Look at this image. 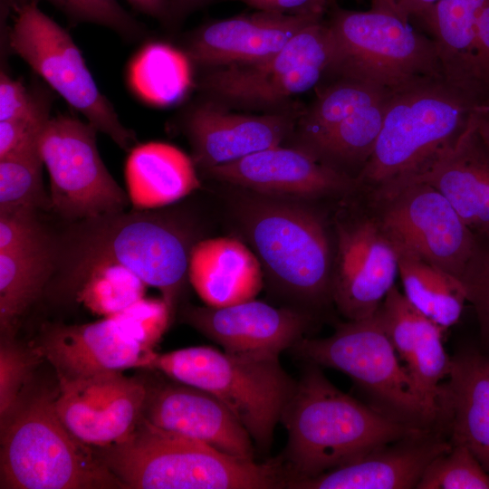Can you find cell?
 Returning a JSON list of instances; mask_svg holds the SVG:
<instances>
[{
	"label": "cell",
	"mask_w": 489,
	"mask_h": 489,
	"mask_svg": "<svg viewBox=\"0 0 489 489\" xmlns=\"http://www.w3.org/2000/svg\"><path fill=\"white\" fill-rule=\"evenodd\" d=\"M0 478L8 489L125 488L67 429L47 394L23 402L1 427Z\"/></svg>",
	"instance_id": "52a82bcc"
},
{
	"label": "cell",
	"mask_w": 489,
	"mask_h": 489,
	"mask_svg": "<svg viewBox=\"0 0 489 489\" xmlns=\"http://www.w3.org/2000/svg\"><path fill=\"white\" fill-rule=\"evenodd\" d=\"M437 427L452 444L467 446L489 473V353L479 345L464 346L452 356Z\"/></svg>",
	"instance_id": "603a6c76"
},
{
	"label": "cell",
	"mask_w": 489,
	"mask_h": 489,
	"mask_svg": "<svg viewBox=\"0 0 489 489\" xmlns=\"http://www.w3.org/2000/svg\"><path fill=\"white\" fill-rule=\"evenodd\" d=\"M325 20L334 53L322 81L348 76L396 91L443 80L434 40L396 13L373 5L368 11L347 10L330 0Z\"/></svg>",
	"instance_id": "ba28073f"
},
{
	"label": "cell",
	"mask_w": 489,
	"mask_h": 489,
	"mask_svg": "<svg viewBox=\"0 0 489 489\" xmlns=\"http://www.w3.org/2000/svg\"><path fill=\"white\" fill-rule=\"evenodd\" d=\"M487 111H489V110H487Z\"/></svg>",
	"instance_id": "816d5d0a"
},
{
	"label": "cell",
	"mask_w": 489,
	"mask_h": 489,
	"mask_svg": "<svg viewBox=\"0 0 489 489\" xmlns=\"http://www.w3.org/2000/svg\"><path fill=\"white\" fill-rule=\"evenodd\" d=\"M192 65L183 49L163 42H149L129 61L128 84L149 105L173 106L187 95L195 83Z\"/></svg>",
	"instance_id": "f1b7e54d"
},
{
	"label": "cell",
	"mask_w": 489,
	"mask_h": 489,
	"mask_svg": "<svg viewBox=\"0 0 489 489\" xmlns=\"http://www.w3.org/2000/svg\"><path fill=\"white\" fill-rule=\"evenodd\" d=\"M237 188L233 214L272 285L306 312L332 302L334 255L323 218L301 200Z\"/></svg>",
	"instance_id": "3957f363"
},
{
	"label": "cell",
	"mask_w": 489,
	"mask_h": 489,
	"mask_svg": "<svg viewBox=\"0 0 489 489\" xmlns=\"http://www.w3.org/2000/svg\"><path fill=\"white\" fill-rule=\"evenodd\" d=\"M242 3L255 11L324 18L330 0H227Z\"/></svg>",
	"instance_id": "ee69618b"
},
{
	"label": "cell",
	"mask_w": 489,
	"mask_h": 489,
	"mask_svg": "<svg viewBox=\"0 0 489 489\" xmlns=\"http://www.w3.org/2000/svg\"><path fill=\"white\" fill-rule=\"evenodd\" d=\"M42 360L32 348L12 339H1L0 419L1 427L22 405L21 396L35 364Z\"/></svg>",
	"instance_id": "74e56055"
},
{
	"label": "cell",
	"mask_w": 489,
	"mask_h": 489,
	"mask_svg": "<svg viewBox=\"0 0 489 489\" xmlns=\"http://www.w3.org/2000/svg\"><path fill=\"white\" fill-rule=\"evenodd\" d=\"M146 285L126 268L108 265L88 276L75 299L91 312L110 316L143 299Z\"/></svg>",
	"instance_id": "e575fe53"
},
{
	"label": "cell",
	"mask_w": 489,
	"mask_h": 489,
	"mask_svg": "<svg viewBox=\"0 0 489 489\" xmlns=\"http://www.w3.org/2000/svg\"><path fill=\"white\" fill-rule=\"evenodd\" d=\"M375 197L381 206L377 216L396 249L418 256L461 282L478 238L437 189L407 181Z\"/></svg>",
	"instance_id": "5bb4252c"
},
{
	"label": "cell",
	"mask_w": 489,
	"mask_h": 489,
	"mask_svg": "<svg viewBox=\"0 0 489 489\" xmlns=\"http://www.w3.org/2000/svg\"><path fill=\"white\" fill-rule=\"evenodd\" d=\"M325 18L311 24L275 54L253 62L206 69L197 88L202 96L231 110L277 112L292 110L294 97L316 88L333 60Z\"/></svg>",
	"instance_id": "30bf717a"
},
{
	"label": "cell",
	"mask_w": 489,
	"mask_h": 489,
	"mask_svg": "<svg viewBox=\"0 0 489 489\" xmlns=\"http://www.w3.org/2000/svg\"><path fill=\"white\" fill-rule=\"evenodd\" d=\"M144 369L195 387L220 400L241 422L261 452H268L274 428L294 389L279 358H261L208 346L154 352Z\"/></svg>",
	"instance_id": "8992f818"
},
{
	"label": "cell",
	"mask_w": 489,
	"mask_h": 489,
	"mask_svg": "<svg viewBox=\"0 0 489 489\" xmlns=\"http://www.w3.org/2000/svg\"><path fill=\"white\" fill-rule=\"evenodd\" d=\"M187 276L206 305L216 308L254 300L263 288V266L257 255L231 236L196 243Z\"/></svg>",
	"instance_id": "d4e9b609"
},
{
	"label": "cell",
	"mask_w": 489,
	"mask_h": 489,
	"mask_svg": "<svg viewBox=\"0 0 489 489\" xmlns=\"http://www.w3.org/2000/svg\"><path fill=\"white\" fill-rule=\"evenodd\" d=\"M29 0H14V3L16 5L24 4L28 2Z\"/></svg>",
	"instance_id": "681fc988"
},
{
	"label": "cell",
	"mask_w": 489,
	"mask_h": 489,
	"mask_svg": "<svg viewBox=\"0 0 489 489\" xmlns=\"http://www.w3.org/2000/svg\"><path fill=\"white\" fill-rule=\"evenodd\" d=\"M487 0H438L418 18L432 34L443 81L474 111L480 109L475 67L478 20Z\"/></svg>",
	"instance_id": "484cf974"
},
{
	"label": "cell",
	"mask_w": 489,
	"mask_h": 489,
	"mask_svg": "<svg viewBox=\"0 0 489 489\" xmlns=\"http://www.w3.org/2000/svg\"><path fill=\"white\" fill-rule=\"evenodd\" d=\"M143 417L228 455L254 459L247 430L220 400L202 389L177 381L149 389Z\"/></svg>",
	"instance_id": "7402d4cb"
},
{
	"label": "cell",
	"mask_w": 489,
	"mask_h": 489,
	"mask_svg": "<svg viewBox=\"0 0 489 489\" xmlns=\"http://www.w3.org/2000/svg\"><path fill=\"white\" fill-rule=\"evenodd\" d=\"M202 172L260 195L301 201L340 196L358 188L355 177L300 149L282 145Z\"/></svg>",
	"instance_id": "d6986e66"
},
{
	"label": "cell",
	"mask_w": 489,
	"mask_h": 489,
	"mask_svg": "<svg viewBox=\"0 0 489 489\" xmlns=\"http://www.w3.org/2000/svg\"><path fill=\"white\" fill-rule=\"evenodd\" d=\"M149 388L122 371L59 379L57 415L82 443L98 448L120 442L143 417Z\"/></svg>",
	"instance_id": "2e32d148"
},
{
	"label": "cell",
	"mask_w": 489,
	"mask_h": 489,
	"mask_svg": "<svg viewBox=\"0 0 489 489\" xmlns=\"http://www.w3.org/2000/svg\"><path fill=\"white\" fill-rule=\"evenodd\" d=\"M14 23L5 33L9 49L20 56L71 107L120 149L137 142L109 100L101 92L68 32L43 13L35 1L16 5Z\"/></svg>",
	"instance_id": "7c38bea8"
},
{
	"label": "cell",
	"mask_w": 489,
	"mask_h": 489,
	"mask_svg": "<svg viewBox=\"0 0 489 489\" xmlns=\"http://www.w3.org/2000/svg\"><path fill=\"white\" fill-rule=\"evenodd\" d=\"M475 67L479 91L480 109L489 110V0L484 5L477 24Z\"/></svg>",
	"instance_id": "7bdbcfd3"
},
{
	"label": "cell",
	"mask_w": 489,
	"mask_h": 489,
	"mask_svg": "<svg viewBox=\"0 0 489 489\" xmlns=\"http://www.w3.org/2000/svg\"><path fill=\"white\" fill-rule=\"evenodd\" d=\"M97 131L88 121L59 114L49 120L39 139L52 208L71 223L121 212L130 203L100 156Z\"/></svg>",
	"instance_id": "4fadbf2b"
},
{
	"label": "cell",
	"mask_w": 489,
	"mask_h": 489,
	"mask_svg": "<svg viewBox=\"0 0 489 489\" xmlns=\"http://www.w3.org/2000/svg\"><path fill=\"white\" fill-rule=\"evenodd\" d=\"M41 134L0 158V214L52 208L43 182Z\"/></svg>",
	"instance_id": "d6a6232c"
},
{
	"label": "cell",
	"mask_w": 489,
	"mask_h": 489,
	"mask_svg": "<svg viewBox=\"0 0 489 489\" xmlns=\"http://www.w3.org/2000/svg\"><path fill=\"white\" fill-rule=\"evenodd\" d=\"M181 318L225 351L261 358H279L310 327L308 312L255 299L220 308L187 305Z\"/></svg>",
	"instance_id": "ac0fdd59"
},
{
	"label": "cell",
	"mask_w": 489,
	"mask_h": 489,
	"mask_svg": "<svg viewBox=\"0 0 489 489\" xmlns=\"http://www.w3.org/2000/svg\"><path fill=\"white\" fill-rule=\"evenodd\" d=\"M201 239L191 217L177 210L134 208L72 222L52 235L53 270L45 291L75 297L93 271L117 265L158 288L172 310Z\"/></svg>",
	"instance_id": "6da1fadb"
},
{
	"label": "cell",
	"mask_w": 489,
	"mask_h": 489,
	"mask_svg": "<svg viewBox=\"0 0 489 489\" xmlns=\"http://www.w3.org/2000/svg\"><path fill=\"white\" fill-rule=\"evenodd\" d=\"M36 218V213L0 214V252L29 246L47 235Z\"/></svg>",
	"instance_id": "60d3db41"
},
{
	"label": "cell",
	"mask_w": 489,
	"mask_h": 489,
	"mask_svg": "<svg viewBox=\"0 0 489 489\" xmlns=\"http://www.w3.org/2000/svg\"><path fill=\"white\" fill-rule=\"evenodd\" d=\"M452 443L438 428L410 435L318 476L288 482L292 489H414L427 466Z\"/></svg>",
	"instance_id": "44dd1931"
},
{
	"label": "cell",
	"mask_w": 489,
	"mask_h": 489,
	"mask_svg": "<svg viewBox=\"0 0 489 489\" xmlns=\"http://www.w3.org/2000/svg\"><path fill=\"white\" fill-rule=\"evenodd\" d=\"M303 109L244 114L202 96L184 111L182 129L202 172L282 145L292 136Z\"/></svg>",
	"instance_id": "e0dca14e"
},
{
	"label": "cell",
	"mask_w": 489,
	"mask_h": 489,
	"mask_svg": "<svg viewBox=\"0 0 489 489\" xmlns=\"http://www.w3.org/2000/svg\"><path fill=\"white\" fill-rule=\"evenodd\" d=\"M39 2L41 0H29ZM73 24L90 23L105 26L123 40L132 43L147 35L146 27L129 14L117 0H45Z\"/></svg>",
	"instance_id": "8d00e7d4"
},
{
	"label": "cell",
	"mask_w": 489,
	"mask_h": 489,
	"mask_svg": "<svg viewBox=\"0 0 489 489\" xmlns=\"http://www.w3.org/2000/svg\"><path fill=\"white\" fill-rule=\"evenodd\" d=\"M125 179L130 203L140 210L165 207L200 187L192 158L164 142L135 146L126 161Z\"/></svg>",
	"instance_id": "4316f807"
},
{
	"label": "cell",
	"mask_w": 489,
	"mask_h": 489,
	"mask_svg": "<svg viewBox=\"0 0 489 489\" xmlns=\"http://www.w3.org/2000/svg\"><path fill=\"white\" fill-rule=\"evenodd\" d=\"M97 455L125 488L272 489L285 482L277 459L258 464L234 456L144 417L128 436L100 447Z\"/></svg>",
	"instance_id": "277c9868"
},
{
	"label": "cell",
	"mask_w": 489,
	"mask_h": 489,
	"mask_svg": "<svg viewBox=\"0 0 489 489\" xmlns=\"http://www.w3.org/2000/svg\"><path fill=\"white\" fill-rule=\"evenodd\" d=\"M52 102L51 93L40 89L37 100L28 112L20 117L0 121V158L41 134L51 119Z\"/></svg>",
	"instance_id": "ab89813d"
},
{
	"label": "cell",
	"mask_w": 489,
	"mask_h": 489,
	"mask_svg": "<svg viewBox=\"0 0 489 489\" xmlns=\"http://www.w3.org/2000/svg\"><path fill=\"white\" fill-rule=\"evenodd\" d=\"M461 283L476 315L479 347L489 353V238L479 239L476 252Z\"/></svg>",
	"instance_id": "f35d334b"
},
{
	"label": "cell",
	"mask_w": 489,
	"mask_h": 489,
	"mask_svg": "<svg viewBox=\"0 0 489 489\" xmlns=\"http://www.w3.org/2000/svg\"><path fill=\"white\" fill-rule=\"evenodd\" d=\"M325 18V17H324ZM324 18L255 11L207 22L186 36L193 64L212 69L268 58L300 31Z\"/></svg>",
	"instance_id": "ffe728a7"
},
{
	"label": "cell",
	"mask_w": 489,
	"mask_h": 489,
	"mask_svg": "<svg viewBox=\"0 0 489 489\" xmlns=\"http://www.w3.org/2000/svg\"><path fill=\"white\" fill-rule=\"evenodd\" d=\"M397 251L398 275L408 302L444 331L456 324L467 302L463 283L418 256Z\"/></svg>",
	"instance_id": "4dcf8cb0"
},
{
	"label": "cell",
	"mask_w": 489,
	"mask_h": 489,
	"mask_svg": "<svg viewBox=\"0 0 489 489\" xmlns=\"http://www.w3.org/2000/svg\"><path fill=\"white\" fill-rule=\"evenodd\" d=\"M443 332L431 321L405 362L415 392L436 427L442 384L449 376L452 363V356L446 353L443 344Z\"/></svg>",
	"instance_id": "836d02e7"
},
{
	"label": "cell",
	"mask_w": 489,
	"mask_h": 489,
	"mask_svg": "<svg viewBox=\"0 0 489 489\" xmlns=\"http://www.w3.org/2000/svg\"><path fill=\"white\" fill-rule=\"evenodd\" d=\"M474 112L441 79L393 91L357 187L376 194L415 177L457 140Z\"/></svg>",
	"instance_id": "5b68a950"
},
{
	"label": "cell",
	"mask_w": 489,
	"mask_h": 489,
	"mask_svg": "<svg viewBox=\"0 0 489 489\" xmlns=\"http://www.w3.org/2000/svg\"><path fill=\"white\" fill-rule=\"evenodd\" d=\"M215 0H168V14L165 26L177 28L189 14Z\"/></svg>",
	"instance_id": "bcb514c9"
},
{
	"label": "cell",
	"mask_w": 489,
	"mask_h": 489,
	"mask_svg": "<svg viewBox=\"0 0 489 489\" xmlns=\"http://www.w3.org/2000/svg\"><path fill=\"white\" fill-rule=\"evenodd\" d=\"M417 489H489V473L467 446L452 444L427 466Z\"/></svg>",
	"instance_id": "d590c367"
},
{
	"label": "cell",
	"mask_w": 489,
	"mask_h": 489,
	"mask_svg": "<svg viewBox=\"0 0 489 489\" xmlns=\"http://www.w3.org/2000/svg\"><path fill=\"white\" fill-rule=\"evenodd\" d=\"M392 91L357 110L305 152L352 177L356 170L357 177L373 152Z\"/></svg>",
	"instance_id": "1f68e13d"
},
{
	"label": "cell",
	"mask_w": 489,
	"mask_h": 489,
	"mask_svg": "<svg viewBox=\"0 0 489 489\" xmlns=\"http://www.w3.org/2000/svg\"><path fill=\"white\" fill-rule=\"evenodd\" d=\"M407 181L437 189L477 238H489V149L476 129L474 113L457 140Z\"/></svg>",
	"instance_id": "cb8c5ba5"
},
{
	"label": "cell",
	"mask_w": 489,
	"mask_h": 489,
	"mask_svg": "<svg viewBox=\"0 0 489 489\" xmlns=\"http://www.w3.org/2000/svg\"><path fill=\"white\" fill-rule=\"evenodd\" d=\"M39 90L29 91L2 67L0 72V121L20 117L34 105Z\"/></svg>",
	"instance_id": "b9f144b4"
},
{
	"label": "cell",
	"mask_w": 489,
	"mask_h": 489,
	"mask_svg": "<svg viewBox=\"0 0 489 489\" xmlns=\"http://www.w3.org/2000/svg\"><path fill=\"white\" fill-rule=\"evenodd\" d=\"M356 1H361V0H356Z\"/></svg>",
	"instance_id": "f907efd6"
},
{
	"label": "cell",
	"mask_w": 489,
	"mask_h": 489,
	"mask_svg": "<svg viewBox=\"0 0 489 489\" xmlns=\"http://www.w3.org/2000/svg\"><path fill=\"white\" fill-rule=\"evenodd\" d=\"M53 270L52 235L22 249L0 252V331L13 339L18 323L40 297Z\"/></svg>",
	"instance_id": "83f0119b"
},
{
	"label": "cell",
	"mask_w": 489,
	"mask_h": 489,
	"mask_svg": "<svg viewBox=\"0 0 489 489\" xmlns=\"http://www.w3.org/2000/svg\"><path fill=\"white\" fill-rule=\"evenodd\" d=\"M318 86L317 98L308 107H304L292 134L296 141L293 147L304 151L357 110L391 91L348 76L323 80Z\"/></svg>",
	"instance_id": "f546056e"
},
{
	"label": "cell",
	"mask_w": 489,
	"mask_h": 489,
	"mask_svg": "<svg viewBox=\"0 0 489 489\" xmlns=\"http://www.w3.org/2000/svg\"><path fill=\"white\" fill-rule=\"evenodd\" d=\"M137 11L158 20L164 25L168 14V0H126Z\"/></svg>",
	"instance_id": "7dc6e473"
},
{
	"label": "cell",
	"mask_w": 489,
	"mask_h": 489,
	"mask_svg": "<svg viewBox=\"0 0 489 489\" xmlns=\"http://www.w3.org/2000/svg\"><path fill=\"white\" fill-rule=\"evenodd\" d=\"M474 119L481 139L489 149V111H475Z\"/></svg>",
	"instance_id": "c3c4849f"
},
{
	"label": "cell",
	"mask_w": 489,
	"mask_h": 489,
	"mask_svg": "<svg viewBox=\"0 0 489 489\" xmlns=\"http://www.w3.org/2000/svg\"><path fill=\"white\" fill-rule=\"evenodd\" d=\"M290 350L306 363L349 376L369 405L387 416L419 428H436L376 314L340 323L326 338L305 337Z\"/></svg>",
	"instance_id": "8fae6325"
},
{
	"label": "cell",
	"mask_w": 489,
	"mask_h": 489,
	"mask_svg": "<svg viewBox=\"0 0 489 489\" xmlns=\"http://www.w3.org/2000/svg\"><path fill=\"white\" fill-rule=\"evenodd\" d=\"M438 0H371V5L390 10L399 16L409 20L420 18Z\"/></svg>",
	"instance_id": "f6af8a7d"
},
{
	"label": "cell",
	"mask_w": 489,
	"mask_h": 489,
	"mask_svg": "<svg viewBox=\"0 0 489 489\" xmlns=\"http://www.w3.org/2000/svg\"><path fill=\"white\" fill-rule=\"evenodd\" d=\"M281 422L287 431L286 446L277 458L284 474V486L427 430L398 421L342 392L324 376L321 367L312 363H306L296 381Z\"/></svg>",
	"instance_id": "7a4b0ae2"
},
{
	"label": "cell",
	"mask_w": 489,
	"mask_h": 489,
	"mask_svg": "<svg viewBox=\"0 0 489 489\" xmlns=\"http://www.w3.org/2000/svg\"><path fill=\"white\" fill-rule=\"evenodd\" d=\"M398 275V251L378 216L337 221L331 294L347 320L373 316Z\"/></svg>",
	"instance_id": "9a60e30c"
},
{
	"label": "cell",
	"mask_w": 489,
	"mask_h": 489,
	"mask_svg": "<svg viewBox=\"0 0 489 489\" xmlns=\"http://www.w3.org/2000/svg\"><path fill=\"white\" fill-rule=\"evenodd\" d=\"M163 299H141L94 322L46 325L32 347L58 379L144 369L169 321Z\"/></svg>",
	"instance_id": "9c48e42d"
}]
</instances>
